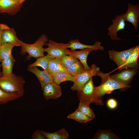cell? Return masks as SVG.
Listing matches in <instances>:
<instances>
[{
	"label": "cell",
	"mask_w": 139,
	"mask_h": 139,
	"mask_svg": "<svg viewBox=\"0 0 139 139\" xmlns=\"http://www.w3.org/2000/svg\"><path fill=\"white\" fill-rule=\"evenodd\" d=\"M25 81L22 76H18L12 72L0 76V87L8 92L17 93L21 97L25 93Z\"/></svg>",
	"instance_id": "obj_1"
},
{
	"label": "cell",
	"mask_w": 139,
	"mask_h": 139,
	"mask_svg": "<svg viewBox=\"0 0 139 139\" xmlns=\"http://www.w3.org/2000/svg\"><path fill=\"white\" fill-rule=\"evenodd\" d=\"M110 73H104L99 71L97 76L101 78V83L97 86H95V92L98 97L101 98L106 94L111 93L117 89L124 90L130 87L123 85L110 76Z\"/></svg>",
	"instance_id": "obj_2"
},
{
	"label": "cell",
	"mask_w": 139,
	"mask_h": 139,
	"mask_svg": "<svg viewBox=\"0 0 139 139\" xmlns=\"http://www.w3.org/2000/svg\"><path fill=\"white\" fill-rule=\"evenodd\" d=\"M48 41L47 36L42 34L32 44H28L21 40L20 43L21 47V52L24 54L27 53L28 54V58L31 57L37 58L44 56L45 52L44 46Z\"/></svg>",
	"instance_id": "obj_3"
},
{
	"label": "cell",
	"mask_w": 139,
	"mask_h": 139,
	"mask_svg": "<svg viewBox=\"0 0 139 139\" xmlns=\"http://www.w3.org/2000/svg\"><path fill=\"white\" fill-rule=\"evenodd\" d=\"M93 77L91 78L81 89L77 91V95L80 101L85 102L89 104L94 103L96 105H103L101 98L96 94Z\"/></svg>",
	"instance_id": "obj_4"
},
{
	"label": "cell",
	"mask_w": 139,
	"mask_h": 139,
	"mask_svg": "<svg viewBox=\"0 0 139 139\" xmlns=\"http://www.w3.org/2000/svg\"><path fill=\"white\" fill-rule=\"evenodd\" d=\"M46 45L48 47L45 48V52L47 53V56L53 59L70 54V50L68 49L70 45L69 42L66 44L58 43L50 39Z\"/></svg>",
	"instance_id": "obj_5"
},
{
	"label": "cell",
	"mask_w": 139,
	"mask_h": 139,
	"mask_svg": "<svg viewBox=\"0 0 139 139\" xmlns=\"http://www.w3.org/2000/svg\"><path fill=\"white\" fill-rule=\"evenodd\" d=\"M91 67L90 70H85L74 77V81L71 88L73 91L81 89L91 78L97 75L98 73L100 71L99 67L95 64L92 65Z\"/></svg>",
	"instance_id": "obj_6"
},
{
	"label": "cell",
	"mask_w": 139,
	"mask_h": 139,
	"mask_svg": "<svg viewBox=\"0 0 139 139\" xmlns=\"http://www.w3.org/2000/svg\"><path fill=\"white\" fill-rule=\"evenodd\" d=\"M138 68H124L118 73L111 75L110 76L123 85L130 86V83L133 77L138 72Z\"/></svg>",
	"instance_id": "obj_7"
},
{
	"label": "cell",
	"mask_w": 139,
	"mask_h": 139,
	"mask_svg": "<svg viewBox=\"0 0 139 139\" xmlns=\"http://www.w3.org/2000/svg\"><path fill=\"white\" fill-rule=\"evenodd\" d=\"M112 21V24L108 28V34L111 40L117 41L122 40V39L118 37L117 33L120 30L124 29L126 24L124 17V14L117 15Z\"/></svg>",
	"instance_id": "obj_8"
},
{
	"label": "cell",
	"mask_w": 139,
	"mask_h": 139,
	"mask_svg": "<svg viewBox=\"0 0 139 139\" xmlns=\"http://www.w3.org/2000/svg\"><path fill=\"white\" fill-rule=\"evenodd\" d=\"M135 47L121 51L113 49L109 51V57L116 64L118 67L117 69H120L126 62Z\"/></svg>",
	"instance_id": "obj_9"
},
{
	"label": "cell",
	"mask_w": 139,
	"mask_h": 139,
	"mask_svg": "<svg viewBox=\"0 0 139 139\" xmlns=\"http://www.w3.org/2000/svg\"><path fill=\"white\" fill-rule=\"evenodd\" d=\"M23 3L16 0H0V13L14 15L21 10Z\"/></svg>",
	"instance_id": "obj_10"
},
{
	"label": "cell",
	"mask_w": 139,
	"mask_h": 139,
	"mask_svg": "<svg viewBox=\"0 0 139 139\" xmlns=\"http://www.w3.org/2000/svg\"><path fill=\"white\" fill-rule=\"evenodd\" d=\"M42 90L43 95L46 100L57 99L62 95L61 86L54 81L46 84Z\"/></svg>",
	"instance_id": "obj_11"
},
{
	"label": "cell",
	"mask_w": 139,
	"mask_h": 139,
	"mask_svg": "<svg viewBox=\"0 0 139 139\" xmlns=\"http://www.w3.org/2000/svg\"><path fill=\"white\" fill-rule=\"evenodd\" d=\"M124 17L125 21L131 23L135 30H137L139 22V4H137L133 5L128 3L127 10L124 14Z\"/></svg>",
	"instance_id": "obj_12"
},
{
	"label": "cell",
	"mask_w": 139,
	"mask_h": 139,
	"mask_svg": "<svg viewBox=\"0 0 139 139\" xmlns=\"http://www.w3.org/2000/svg\"><path fill=\"white\" fill-rule=\"evenodd\" d=\"M1 33L2 44L8 42L14 43L20 45L21 41L17 36L13 28H10L6 24H2Z\"/></svg>",
	"instance_id": "obj_13"
},
{
	"label": "cell",
	"mask_w": 139,
	"mask_h": 139,
	"mask_svg": "<svg viewBox=\"0 0 139 139\" xmlns=\"http://www.w3.org/2000/svg\"><path fill=\"white\" fill-rule=\"evenodd\" d=\"M27 70L37 77L40 84L42 90L46 84L54 81L53 77L46 70L41 71L37 67H28Z\"/></svg>",
	"instance_id": "obj_14"
},
{
	"label": "cell",
	"mask_w": 139,
	"mask_h": 139,
	"mask_svg": "<svg viewBox=\"0 0 139 139\" xmlns=\"http://www.w3.org/2000/svg\"><path fill=\"white\" fill-rule=\"evenodd\" d=\"M69 42L70 43L69 48L71 49V50L91 49L97 51L98 50H103L104 49V47L101 45V43L99 41H96L92 45L82 44L78 39H71L69 41Z\"/></svg>",
	"instance_id": "obj_15"
},
{
	"label": "cell",
	"mask_w": 139,
	"mask_h": 139,
	"mask_svg": "<svg viewBox=\"0 0 139 139\" xmlns=\"http://www.w3.org/2000/svg\"><path fill=\"white\" fill-rule=\"evenodd\" d=\"M139 57V46H135L129 56L127 61L120 69L119 71L127 68H138V59Z\"/></svg>",
	"instance_id": "obj_16"
},
{
	"label": "cell",
	"mask_w": 139,
	"mask_h": 139,
	"mask_svg": "<svg viewBox=\"0 0 139 139\" xmlns=\"http://www.w3.org/2000/svg\"><path fill=\"white\" fill-rule=\"evenodd\" d=\"M93 50L91 49H86L79 51L70 50V53L80 60L85 70H89L91 69V67H89L87 64V58L89 54Z\"/></svg>",
	"instance_id": "obj_17"
},
{
	"label": "cell",
	"mask_w": 139,
	"mask_h": 139,
	"mask_svg": "<svg viewBox=\"0 0 139 139\" xmlns=\"http://www.w3.org/2000/svg\"><path fill=\"white\" fill-rule=\"evenodd\" d=\"M61 57L56 58L50 60L46 70L51 76L54 74L60 71L68 73L67 69L61 63Z\"/></svg>",
	"instance_id": "obj_18"
},
{
	"label": "cell",
	"mask_w": 139,
	"mask_h": 139,
	"mask_svg": "<svg viewBox=\"0 0 139 139\" xmlns=\"http://www.w3.org/2000/svg\"><path fill=\"white\" fill-rule=\"evenodd\" d=\"M40 132L48 139H68L69 134L64 128L53 133H48L42 130H40Z\"/></svg>",
	"instance_id": "obj_19"
},
{
	"label": "cell",
	"mask_w": 139,
	"mask_h": 139,
	"mask_svg": "<svg viewBox=\"0 0 139 139\" xmlns=\"http://www.w3.org/2000/svg\"><path fill=\"white\" fill-rule=\"evenodd\" d=\"M20 46L18 44L8 42L2 44L0 46V59L1 61L7 58L12 55V51L15 46Z\"/></svg>",
	"instance_id": "obj_20"
},
{
	"label": "cell",
	"mask_w": 139,
	"mask_h": 139,
	"mask_svg": "<svg viewBox=\"0 0 139 139\" xmlns=\"http://www.w3.org/2000/svg\"><path fill=\"white\" fill-rule=\"evenodd\" d=\"M15 62V60L12 55L1 61L2 68V76H4L12 72L13 67Z\"/></svg>",
	"instance_id": "obj_21"
},
{
	"label": "cell",
	"mask_w": 139,
	"mask_h": 139,
	"mask_svg": "<svg viewBox=\"0 0 139 139\" xmlns=\"http://www.w3.org/2000/svg\"><path fill=\"white\" fill-rule=\"evenodd\" d=\"M21 97L18 94L8 92L0 87V105H5Z\"/></svg>",
	"instance_id": "obj_22"
},
{
	"label": "cell",
	"mask_w": 139,
	"mask_h": 139,
	"mask_svg": "<svg viewBox=\"0 0 139 139\" xmlns=\"http://www.w3.org/2000/svg\"><path fill=\"white\" fill-rule=\"evenodd\" d=\"M52 76L54 81L58 85H59L61 83L65 81H70L74 82L75 80L74 77L69 73L63 71L58 72Z\"/></svg>",
	"instance_id": "obj_23"
},
{
	"label": "cell",
	"mask_w": 139,
	"mask_h": 139,
	"mask_svg": "<svg viewBox=\"0 0 139 139\" xmlns=\"http://www.w3.org/2000/svg\"><path fill=\"white\" fill-rule=\"evenodd\" d=\"M92 138L94 139H120L110 129L98 130Z\"/></svg>",
	"instance_id": "obj_24"
},
{
	"label": "cell",
	"mask_w": 139,
	"mask_h": 139,
	"mask_svg": "<svg viewBox=\"0 0 139 139\" xmlns=\"http://www.w3.org/2000/svg\"><path fill=\"white\" fill-rule=\"evenodd\" d=\"M67 118L74 120L80 123H85L92 120L77 108L74 112L68 115Z\"/></svg>",
	"instance_id": "obj_25"
},
{
	"label": "cell",
	"mask_w": 139,
	"mask_h": 139,
	"mask_svg": "<svg viewBox=\"0 0 139 139\" xmlns=\"http://www.w3.org/2000/svg\"><path fill=\"white\" fill-rule=\"evenodd\" d=\"M53 59L47 55L38 58L36 61L28 66L29 67L40 66L46 70L50 60Z\"/></svg>",
	"instance_id": "obj_26"
},
{
	"label": "cell",
	"mask_w": 139,
	"mask_h": 139,
	"mask_svg": "<svg viewBox=\"0 0 139 139\" xmlns=\"http://www.w3.org/2000/svg\"><path fill=\"white\" fill-rule=\"evenodd\" d=\"M67 69L68 73L74 77L85 70L83 65L79 60Z\"/></svg>",
	"instance_id": "obj_27"
},
{
	"label": "cell",
	"mask_w": 139,
	"mask_h": 139,
	"mask_svg": "<svg viewBox=\"0 0 139 139\" xmlns=\"http://www.w3.org/2000/svg\"><path fill=\"white\" fill-rule=\"evenodd\" d=\"M89 104L82 101H80L77 109L84 114L92 119L95 117V115L91 108Z\"/></svg>",
	"instance_id": "obj_28"
},
{
	"label": "cell",
	"mask_w": 139,
	"mask_h": 139,
	"mask_svg": "<svg viewBox=\"0 0 139 139\" xmlns=\"http://www.w3.org/2000/svg\"><path fill=\"white\" fill-rule=\"evenodd\" d=\"M61 60L62 64L67 68L78 59L72 55L70 54L62 56L61 57Z\"/></svg>",
	"instance_id": "obj_29"
},
{
	"label": "cell",
	"mask_w": 139,
	"mask_h": 139,
	"mask_svg": "<svg viewBox=\"0 0 139 139\" xmlns=\"http://www.w3.org/2000/svg\"><path fill=\"white\" fill-rule=\"evenodd\" d=\"M107 104L108 107L111 109H115L118 106V103L116 100L115 99L112 98L107 100Z\"/></svg>",
	"instance_id": "obj_30"
},
{
	"label": "cell",
	"mask_w": 139,
	"mask_h": 139,
	"mask_svg": "<svg viewBox=\"0 0 139 139\" xmlns=\"http://www.w3.org/2000/svg\"><path fill=\"white\" fill-rule=\"evenodd\" d=\"M31 139H45L46 138L40 132V130H37L33 134Z\"/></svg>",
	"instance_id": "obj_31"
},
{
	"label": "cell",
	"mask_w": 139,
	"mask_h": 139,
	"mask_svg": "<svg viewBox=\"0 0 139 139\" xmlns=\"http://www.w3.org/2000/svg\"><path fill=\"white\" fill-rule=\"evenodd\" d=\"M2 28V24H0V46L2 45L1 33Z\"/></svg>",
	"instance_id": "obj_32"
},
{
	"label": "cell",
	"mask_w": 139,
	"mask_h": 139,
	"mask_svg": "<svg viewBox=\"0 0 139 139\" xmlns=\"http://www.w3.org/2000/svg\"><path fill=\"white\" fill-rule=\"evenodd\" d=\"M17 1L22 2V3H23V2L27 0H16Z\"/></svg>",
	"instance_id": "obj_33"
},
{
	"label": "cell",
	"mask_w": 139,
	"mask_h": 139,
	"mask_svg": "<svg viewBox=\"0 0 139 139\" xmlns=\"http://www.w3.org/2000/svg\"><path fill=\"white\" fill-rule=\"evenodd\" d=\"M0 62H1V61L0 59ZM2 76V72H1V71L0 69V76Z\"/></svg>",
	"instance_id": "obj_34"
}]
</instances>
